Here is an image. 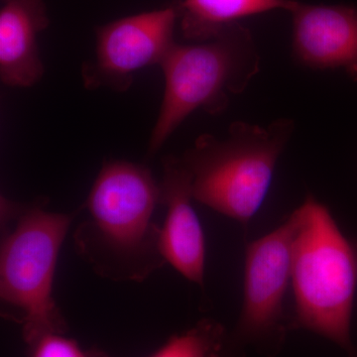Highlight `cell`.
<instances>
[{"instance_id": "13", "label": "cell", "mask_w": 357, "mask_h": 357, "mask_svg": "<svg viewBox=\"0 0 357 357\" xmlns=\"http://www.w3.org/2000/svg\"><path fill=\"white\" fill-rule=\"evenodd\" d=\"M29 357H112L98 349H86L64 333H46L27 344Z\"/></svg>"}, {"instance_id": "11", "label": "cell", "mask_w": 357, "mask_h": 357, "mask_svg": "<svg viewBox=\"0 0 357 357\" xmlns=\"http://www.w3.org/2000/svg\"><path fill=\"white\" fill-rule=\"evenodd\" d=\"M296 0H176L185 39L204 42L244 18L274 10L290 13Z\"/></svg>"}, {"instance_id": "4", "label": "cell", "mask_w": 357, "mask_h": 357, "mask_svg": "<svg viewBox=\"0 0 357 357\" xmlns=\"http://www.w3.org/2000/svg\"><path fill=\"white\" fill-rule=\"evenodd\" d=\"M159 67L164 93L148 143L150 156L192 112H225L230 98L243 93L259 72L260 55L250 30L238 23L208 41L176 42Z\"/></svg>"}, {"instance_id": "2", "label": "cell", "mask_w": 357, "mask_h": 357, "mask_svg": "<svg viewBox=\"0 0 357 357\" xmlns=\"http://www.w3.org/2000/svg\"><path fill=\"white\" fill-rule=\"evenodd\" d=\"M294 243L291 328L316 333L357 357L351 323L357 286V251L325 204L307 195L298 206Z\"/></svg>"}, {"instance_id": "12", "label": "cell", "mask_w": 357, "mask_h": 357, "mask_svg": "<svg viewBox=\"0 0 357 357\" xmlns=\"http://www.w3.org/2000/svg\"><path fill=\"white\" fill-rule=\"evenodd\" d=\"M227 333L213 319H204L169 337L149 357H227Z\"/></svg>"}, {"instance_id": "7", "label": "cell", "mask_w": 357, "mask_h": 357, "mask_svg": "<svg viewBox=\"0 0 357 357\" xmlns=\"http://www.w3.org/2000/svg\"><path fill=\"white\" fill-rule=\"evenodd\" d=\"M176 1L163 8L119 18L96 29L95 57L84 63V88L124 93L138 70L161 64L176 43Z\"/></svg>"}, {"instance_id": "8", "label": "cell", "mask_w": 357, "mask_h": 357, "mask_svg": "<svg viewBox=\"0 0 357 357\" xmlns=\"http://www.w3.org/2000/svg\"><path fill=\"white\" fill-rule=\"evenodd\" d=\"M289 13L294 60L312 70H342L357 82V6L296 0Z\"/></svg>"}, {"instance_id": "6", "label": "cell", "mask_w": 357, "mask_h": 357, "mask_svg": "<svg viewBox=\"0 0 357 357\" xmlns=\"http://www.w3.org/2000/svg\"><path fill=\"white\" fill-rule=\"evenodd\" d=\"M300 223L297 208L278 227L246 248L243 307L234 332L227 335V357H237L246 345L266 354L280 351L291 328L284 306Z\"/></svg>"}, {"instance_id": "3", "label": "cell", "mask_w": 357, "mask_h": 357, "mask_svg": "<svg viewBox=\"0 0 357 357\" xmlns=\"http://www.w3.org/2000/svg\"><path fill=\"white\" fill-rule=\"evenodd\" d=\"M294 129L289 119L268 126L236 121L227 137L199 136L181 156L191 174L194 201L246 227L266 198Z\"/></svg>"}, {"instance_id": "9", "label": "cell", "mask_w": 357, "mask_h": 357, "mask_svg": "<svg viewBox=\"0 0 357 357\" xmlns=\"http://www.w3.org/2000/svg\"><path fill=\"white\" fill-rule=\"evenodd\" d=\"M161 204L166 217L160 230V248L166 263L185 279L204 288L206 239L192 206V177L181 157L163 159L160 181Z\"/></svg>"}, {"instance_id": "1", "label": "cell", "mask_w": 357, "mask_h": 357, "mask_svg": "<svg viewBox=\"0 0 357 357\" xmlns=\"http://www.w3.org/2000/svg\"><path fill=\"white\" fill-rule=\"evenodd\" d=\"M160 182L141 164H103L82 208L86 217L73 234L75 249L100 278L141 283L166 264L155 211Z\"/></svg>"}, {"instance_id": "5", "label": "cell", "mask_w": 357, "mask_h": 357, "mask_svg": "<svg viewBox=\"0 0 357 357\" xmlns=\"http://www.w3.org/2000/svg\"><path fill=\"white\" fill-rule=\"evenodd\" d=\"M79 211H49L43 199L16 203L13 220L4 227L0 298L20 324L26 344L43 333L68 332L54 298V279L61 248Z\"/></svg>"}, {"instance_id": "10", "label": "cell", "mask_w": 357, "mask_h": 357, "mask_svg": "<svg viewBox=\"0 0 357 357\" xmlns=\"http://www.w3.org/2000/svg\"><path fill=\"white\" fill-rule=\"evenodd\" d=\"M50 24L44 0H1L0 79L9 88H30L45 68L38 38Z\"/></svg>"}]
</instances>
